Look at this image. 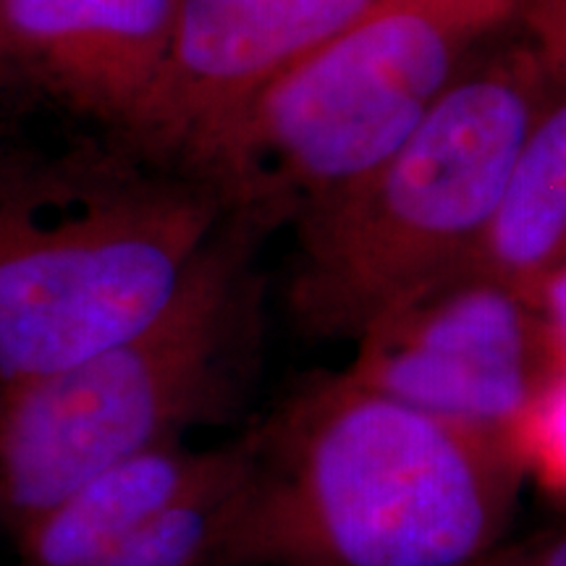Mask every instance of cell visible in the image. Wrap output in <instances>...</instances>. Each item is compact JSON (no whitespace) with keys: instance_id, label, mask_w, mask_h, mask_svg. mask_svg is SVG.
Returning <instances> with one entry per match:
<instances>
[{"instance_id":"obj_11","label":"cell","mask_w":566,"mask_h":566,"mask_svg":"<svg viewBox=\"0 0 566 566\" xmlns=\"http://www.w3.org/2000/svg\"><path fill=\"white\" fill-rule=\"evenodd\" d=\"M250 451V433L218 446L208 470L160 509L108 566H218Z\"/></svg>"},{"instance_id":"obj_1","label":"cell","mask_w":566,"mask_h":566,"mask_svg":"<svg viewBox=\"0 0 566 566\" xmlns=\"http://www.w3.org/2000/svg\"><path fill=\"white\" fill-rule=\"evenodd\" d=\"M218 566H472L506 537L516 446L375 391L307 380L250 430Z\"/></svg>"},{"instance_id":"obj_16","label":"cell","mask_w":566,"mask_h":566,"mask_svg":"<svg viewBox=\"0 0 566 566\" xmlns=\"http://www.w3.org/2000/svg\"><path fill=\"white\" fill-rule=\"evenodd\" d=\"M0 63H6V59H3V51H0Z\"/></svg>"},{"instance_id":"obj_2","label":"cell","mask_w":566,"mask_h":566,"mask_svg":"<svg viewBox=\"0 0 566 566\" xmlns=\"http://www.w3.org/2000/svg\"><path fill=\"white\" fill-rule=\"evenodd\" d=\"M551 90L533 45L470 63L391 158L296 216L286 296L304 334L357 342L399 304L467 271Z\"/></svg>"},{"instance_id":"obj_7","label":"cell","mask_w":566,"mask_h":566,"mask_svg":"<svg viewBox=\"0 0 566 566\" xmlns=\"http://www.w3.org/2000/svg\"><path fill=\"white\" fill-rule=\"evenodd\" d=\"M388 0H179L150 95L124 134L132 150L195 174L254 97Z\"/></svg>"},{"instance_id":"obj_5","label":"cell","mask_w":566,"mask_h":566,"mask_svg":"<svg viewBox=\"0 0 566 566\" xmlns=\"http://www.w3.org/2000/svg\"><path fill=\"white\" fill-rule=\"evenodd\" d=\"M525 0H388L260 92L197 184L271 226L334 200L399 150Z\"/></svg>"},{"instance_id":"obj_6","label":"cell","mask_w":566,"mask_h":566,"mask_svg":"<svg viewBox=\"0 0 566 566\" xmlns=\"http://www.w3.org/2000/svg\"><path fill=\"white\" fill-rule=\"evenodd\" d=\"M344 370L522 451V430L564 367L533 304L467 268L373 323Z\"/></svg>"},{"instance_id":"obj_14","label":"cell","mask_w":566,"mask_h":566,"mask_svg":"<svg viewBox=\"0 0 566 566\" xmlns=\"http://www.w3.org/2000/svg\"><path fill=\"white\" fill-rule=\"evenodd\" d=\"M472 566H566V527L512 543L504 537Z\"/></svg>"},{"instance_id":"obj_12","label":"cell","mask_w":566,"mask_h":566,"mask_svg":"<svg viewBox=\"0 0 566 566\" xmlns=\"http://www.w3.org/2000/svg\"><path fill=\"white\" fill-rule=\"evenodd\" d=\"M522 457L543 483L566 493V370L541 396L522 430Z\"/></svg>"},{"instance_id":"obj_10","label":"cell","mask_w":566,"mask_h":566,"mask_svg":"<svg viewBox=\"0 0 566 566\" xmlns=\"http://www.w3.org/2000/svg\"><path fill=\"white\" fill-rule=\"evenodd\" d=\"M467 268L533 307L566 268V92L556 84L516 153Z\"/></svg>"},{"instance_id":"obj_15","label":"cell","mask_w":566,"mask_h":566,"mask_svg":"<svg viewBox=\"0 0 566 566\" xmlns=\"http://www.w3.org/2000/svg\"><path fill=\"white\" fill-rule=\"evenodd\" d=\"M535 310L541 313L546 331L554 344L556 357L566 370V268H562L554 279L546 283L541 300H537Z\"/></svg>"},{"instance_id":"obj_17","label":"cell","mask_w":566,"mask_h":566,"mask_svg":"<svg viewBox=\"0 0 566 566\" xmlns=\"http://www.w3.org/2000/svg\"><path fill=\"white\" fill-rule=\"evenodd\" d=\"M562 3H564V6H566V0H562Z\"/></svg>"},{"instance_id":"obj_4","label":"cell","mask_w":566,"mask_h":566,"mask_svg":"<svg viewBox=\"0 0 566 566\" xmlns=\"http://www.w3.org/2000/svg\"><path fill=\"white\" fill-rule=\"evenodd\" d=\"M226 212L205 184L124 160L0 174V394L150 325Z\"/></svg>"},{"instance_id":"obj_9","label":"cell","mask_w":566,"mask_h":566,"mask_svg":"<svg viewBox=\"0 0 566 566\" xmlns=\"http://www.w3.org/2000/svg\"><path fill=\"white\" fill-rule=\"evenodd\" d=\"M212 457L216 449L166 443L90 478L19 530L17 566H108Z\"/></svg>"},{"instance_id":"obj_8","label":"cell","mask_w":566,"mask_h":566,"mask_svg":"<svg viewBox=\"0 0 566 566\" xmlns=\"http://www.w3.org/2000/svg\"><path fill=\"white\" fill-rule=\"evenodd\" d=\"M176 11L179 0H0V51L124 132L158 80Z\"/></svg>"},{"instance_id":"obj_3","label":"cell","mask_w":566,"mask_h":566,"mask_svg":"<svg viewBox=\"0 0 566 566\" xmlns=\"http://www.w3.org/2000/svg\"><path fill=\"white\" fill-rule=\"evenodd\" d=\"M271 229L229 210L150 325L0 394V509L17 530L90 478L237 405L258 342L254 258Z\"/></svg>"},{"instance_id":"obj_13","label":"cell","mask_w":566,"mask_h":566,"mask_svg":"<svg viewBox=\"0 0 566 566\" xmlns=\"http://www.w3.org/2000/svg\"><path fill=\"white\" fill-rule=\"evenodd\" d=\"M520 19H525L537 59L548 76L566 92V6L562 0H525Z\"/></svg>"}]
</instances>
